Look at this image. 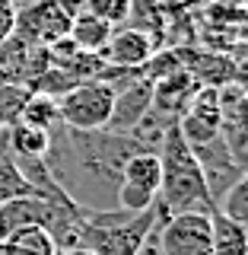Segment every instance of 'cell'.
I'll return each instance as SVG.
<instances>
[{
    "mask_svg": "<svg viewBox=\"0 0 248 255\" xmlns=\"http://www.w3.org/2000/svg\"><path fill=\"white\" fill-rule=\"evenodd\" d=\"M86 10L89 13H95V16H102L105 22H121L124 16H127V10H131V0H86Z\"/></svg>",
    "mask_w": 248,
    "mask_h": 255,
    "instance_id": "18",
    "label": "cell"
},
{
    "mask_svg": "<svg viewBox=\"0 0 248 255\" xmlns=\"http://www.w3.org/2000/svg\"><path fill=\"white\" fill-rule=\"evenodd\" d=\"M58 243L45 227H19L0 239V255H58Z\"/></svg>",
    "mask_w": 248,
    "mask_h": 255,
    "instance_id": "14",
    "label": "cell"
},
{
    "mask_svg": "<svg viewBox=\"0 0 248 255\" xmlns=\"http://www.w3.org/2000/svg\"><path fill=\"white\" fill-rule=\"evenodd\" d=\"M115 90L102 80H80L64 96H58V122L77 131H99L108 125Z\"/></svg>",
    "mask_w": 248,
    "mask_h": 255,
    "instance_id": "3",
    "label": "cell"
},
{
    "mask_svg": "<svg viewBox=\"0 0 248 255\" xmlns=\"http://www.w3.org/2000/svg\"><path fill=\"white\" fill-rule=\"evenodd\" d=\"M51 143V131L48 128H35L26 122H16L6 128V153L13 159H42Z\"/></svg>",
    "mask_w": 248,
    "mask_h": 255,
    "instance_id": "11",
    "label": "cell"
},
{
    "mask_svg": "<svg viewBox=\"0 0 248 255\" xmlns=\"http://www.w3.org/2000/svg\"><path fill=\"white\" fill-rule=\"evenodd\" d=\"M58 255H95L92 249H83V246H70V249H61Z\"/></svg>",
    "mask_w": 248,
    "mask_h": 255,
    "instance_id": "19",
    "label": "cell"
},
{
    "mask_svg": "<svg viewBox=\"0 0 248 255\" xmlns=\"http://www.w3.org/2000/svg\"><path fill=\"white\" fill-rule=\"evenodd\" d=\"M150 106H153V80H150V77H137L134 83L115 90V102H111V115H108L105 131L131 134L134 125L150 112Z\"/></svg>",
    "mask_w": 248,
    "mask_h": 255,
    "instance_id": "9",
    "label": "cell"
},
{
    "mask_svg": "<svg viewBox=\"0 0 248 255\" xmlns=\"http://www.w3.org/2000/svg\"><path fill=\"white\" fill-rule=\"evenodd\" d=\"M220 125H223V112H220V93L217 86H197L194 96L188 99L185 112L178 115V131L191 147L207 143L213 137H220Z\"/></svg>",
    "mask_w": 248,
    "mask_h": 255,
    "instance_id": "7",
    "label": "cell"
},
{
    "mask_svg": "<svg viewBox=\"0 0 248 255\" xmlns=\"http://www.w3.org/2000/svg\"><path fill=\"white\" fill-rule=\"evenodd\" d=\"M143 150L131 134L77 131L67 125L51 128V143L42 163L74 204L86 211H111L121 182V166L131 153Z\"/></svg>",
    "mask_w": 248,
    "mask_h": 255,
    "instance_id": "1",
    "label": "cell"
},
{
    "mask_svg": "<svg viewBox=\"0 0 248 255\" xmlns=\"http://www.w3.org/2000/svg\"><path fill=\"white\" fill-rule=\"evenodd\" d=\"M6 3H13V0H0V6H6Z\"/></svg>",
    "mask_w": 248,
    "mask_h": 255,
    "instance_id": "20",
    "label": "cell"
},
{
    "mask_svg": "<svg viewBox=\"0 0 248 255\" xmlns=\"http://www.w3.org/2000/svg\"><path fill=\"white\" fill-rule=\"evenodd\" d=\"M70 16L64 10L61 0H29V3L16 6V19H13V32L22 35L32 45H51L64 38L70 32Z\"/></svg>",
    "mask_w": 248,
    "mask_h": 255,
    "instance_id": "6",
    "label": "cell"
},
{
    "mask_svg": "<svg viewBox=\"0 0 248 255\" xmlns=\"http://www.w3.org/2000/svg\"><path fill=\"white\" fill-rule=\"evenodd\" d=\"M191 153H194L197 163H201V172H204V182H207V191H210L213 204L220 201V195L233 185L236 179H242V175H245V166L229 153V147H226V140H223V137L197 143V147H191Z\"/></svg>",
    "mask_w": 248,
    "mask_h": 255,
    "instance_id": "8",
    "label": "cell"
},
{
    "mask_svg": "<svg viewBox=\"0 0 248 255\" xmlns=\"http://www.w3.org/2000/svg\"><path fill=\"white\" fill-rule=\"evenodd\" d=\"M210 255H248V227L210 211Z\"/></svg>",
    "mask_w": 248,
    "mask_h": 255,
    "instance_id": "12",
    "label": "cell"
},
{
    "mask_svg": "<svg viewBox=\"0 0 248 255\" xmlns=\"http://www.w3.org/2000/svg\"><path fill=\"white\" fill-rule=\"evenodd\" d=\"M156 54L153 38L143 29H118L111 32L105 48L99 51V58L115 67H147V61Z\"/></svg>",
    "mask_w": 248,
    "mask_h": 255,
    "instance_id": "10",
    "label": "cell"
},
{
    "mask_svg": "<svg viewBox=\"0 0 248 255\" xmlns=\"http://www.w3.org/2000/svg\"><path fill=\"white\" fill-rule=\"evenodd\" d=\"M22 195H35L32 182L19 172V166L13 163L10 153L0 156V204L13 201V198H22Z\"/></svg>",
    "mask_w": 248,
    "mask_h": 255,
    "instance_id": "17",
    "label": "cell"
},
{
    "mask_svg": "<svg viewBox=\"0 0 248 255\" xmlns=\"http://www.w3.org/2000/svg\"><path fill=\"white\" fill-rule=\"evenodd\" d=\"M159 166H163V179L156 191V207L163 217L169 214H188V211H213V198L207 191L204 172L197 156L191 153V143L181 137L178 122L169 125V131L159 140Z\"/></svg>",
    "mask_w": 248,
    "mask_h": 255,
    "instance_id": "2",
    "label": "cell"
},
{
    "mask_svg": "<svg viewBox=\"0 0 248 255\" xmlns=\"http://www.w3.org/2000/svg\"><path fill=\"white\" fill-rule=\"evenodd\" d=\"M19 122L51 131V128L58 125V99H54V96H42V93H29L26 102H22Z\"/></svg>",
    "mask_w": 248,
    "mask_h": 255,
    "instance_id": "15",
    "label": "cell"
},
{
    "mask_svg": "<svg viewBox=\"0 0 248 255\" xmlns=\"http://www.w3.org/2000/svg\"><path fill=\"white\" fill-rule=\"evenodd\" d=\"M111 32H115V26L111 22H105L102 16H95L89 10H80L74 19H70V42H74L80 51H92L99 54L102 48H105V42L111 38Z\"/></svg>",
    "mask_w": 248,
    "mask_h": 255,
    "instance_id": "13",
    "label": "cell"
},
{
    "mask_svg": "<svg viewBox=\"0 0 248 255\" xmlns=\"http://www.w3.org/2000/svg\"><path fill=\"white\" fill-rule=\"evenodd\" d=\"M159 255H210V214H169L156 223Z\"/></svg>",
    "mask_w": 248,
    "mask_h": 255,
    "instance_id": "5",
    "label": "cell"
},
{
    "mask_svg": "<svg viewBox=\"0 0 248 255\" xmlns=\"http://www.w3.org/2000/svg\"><path fill=\"white\" fill-rule=\"evenodd\" d=\"M159 179H163V166H159V153L153 150H137L124 159L121 166V182H118L115 207L127 214H140L156 204Z\"/></svg>",
    "mask_w": 248,
    "mask_h": 255,
    "instance_id": "4",
    "label": "cell"
},
{
    "mask_svg": "<svg viewBox=\"0 0 248 255\" xmlns=\"http://www.w3.org/2000/svg\"><path fill=\"white\" fill-rule=\"evenodd\" d=\"M213 211H220L223 217L236 220V223H245L248 227V175L236 179L233 185L220 195V201L213 204Z\"/></svg>",
    "mask_w": 248,
    "mask_h": 255,
    "instance_id": "16",
    "label": "cell"
}]
</instances>
